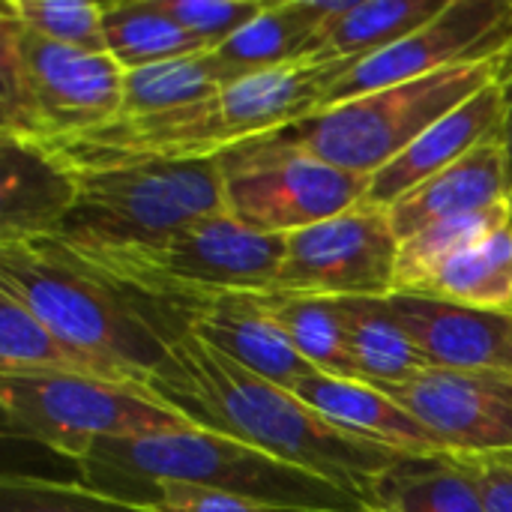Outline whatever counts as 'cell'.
Segmentation results:
<instances>
[{"mask_svg":"<svg viewBox=\"0 0 512 512\" xmlns=\"http://www.w3.org/2000/svg\"><path fill=\"white\" fill-rule=\"evenodd\" d=\"M3 429L81 462L96 441L195 429L147 390L84 375H0Z\"/></svg>","mask_w":512,"mask_h":512,"instance_id":"8","label":"cell"},{"mask_svg":"<svg viewBox=\"0 0 512 512\" xmlns=\"http://www.w3.org/2000/svg\"><path fill=\"white\" fill-rule=\"evenodd\" d=\"M510 312H512V309H510Z\"/></svg>","mask_w":512,"mask_h":512,"instance_id":"37","label":"cell"},{"mask_svg":"<svg viewBox=\"0 0 512 512\" xmlns=\"http://www.w3.org/2000/svg\"><path fill=\"white\" fill-rule=\"evenodd\" d=\"M222 159L225 213L258 234L288 237L366 201L369 180L282 141L243 144Z\"/></svg>","mask_w":512,"mask_h":512,"instance_id":"9","label":"cell"},{"mask_svg":"<svg viewBox=\"0 0 512 512\" xmlns=\"http://www.w3.org/2000/svg\"><path fill=\"white\" fill-rule=\"evenodd\" d=\"M501 81L507 87V99H510V120H507V144H510V156H512V45L510 51L504 54V69H501Z\"/></svg>","mask_w":512,"mask_h":512,"instance_id":"35","label":"cell"},{"mask_svg":"<svg viewBox=\"0 0 512 512\" xmlns=\"http://www.w3.org/2000/svg\"><path fill=\"white\" fill-rule=\"evenodd\" d=\"M258 303L309 366H315L324 375L357 378V369L348 354V330L339 300L264 291L258 294Z\"/></svg>","mask_w":512,"mask_h":512,"instance_id":"23","label":"cell"},{"mask_svg":"<svg viewBox=\"0 0 512 512\" xmlns=\"http://www.w3.org/2000/svg\"><path fill=\"white\" fill-rule=\"evenodd\" d=\"M504 201H512V156L507 132L483 141L465 159L420 183L387 210L402 243L441 219L477 213Z\"/></svg>","mask_w":512,"mask_h":512,"instance_id":"18","label":"cell"},{"mask_svg":"<svg viewBox=\"0 0 512 512\" xmlns=\"http://www.w3.org/2000/svg\"><path fill=\"white\" fill-rule=\"evenodd\" d=\"M447 0H351L321 36V57H369L435 18Z\"/></svg>","mask_w":512,"mask_h":512,"instance_id":"27","label":"cell"},{"mask_svg":"<svg viewBox=\"0 0 512 512\" xmlns=\"http://www.w3.org/2000/svg\"><path fill=\"white\" fill-rule=\"evenodd\" d=\"M0 375H84L135 387L111 366L63 342L6 291H0Z\"/></svg>","mask_w":512,"mask_h":512,"instance_id":"22","label":"cell"},{"mask_svg":"<svg viewBox=\"0 0 512 512\" xmlns=\"http://www.w3.org/2000/svg\"><path fill=\"white\" fill-rule=\"evenodd\" d=\"M507 120H510V99L504 81L498 78L489 87H483L477 96L453 108L447 117H441L432 129H426L390 165L372 174L366 201L378 207L396 204L420 183L432 180L435 174L465 159L483 141L507 132Z\"/></svg>","mask_w":512,"mask_h":512,"instance_id":"15","label":"cell"},{"mask_svg":"<svg viewBox=\"0 0 512 512\" xmlns=\"http://www.w3.org/2000/svg\"><path fill=\"white\" fill-rule=\"evenodd\" d=\"M141 504H150L162 512H273L249 501L198 489V486H186V483H159L144 492Z\"/></svg>","mask_w":512,"mask_h":512,"instance_id":"33","label":"cell"},{"mask_svg":"<svg viewBox=\"0 0 512 512\" xmlns=\"http://www.w3.org/2000/svg\"><path fill=\"white\" fill-rule=\"evenodd\" d=\"M87 246V243H78ZM204 294L276 291L288 237L258 234L228 213L204 216L153 246H87Z\"/></svg>","mask_w":512,"mask_h":512,"instance_id":"10","label":"cell"},{"mask_svg":"<svg viewBox=\"0 0 512 512\" xmlns=\"http://www.w3.org/2000/svg\"><path fill=\"white\" fill-rule=\"evenodd\" d=\"M393 315L432 369L512 372V315L423 294H390Z\"/></svg>","mask_w":512,"mask_h":512,"instance_id":"14","label":"cell"},{"mask_svg":"<svg viewBox=\"0 0 512 512\" xmlns=\"http://www.w3.org/2000/svg\"><path fill=\"white\" fill-rule=\"evenodd\" d=\"M222 78L210 60V51L165 60L123 75L120 117H153L204 102L222 90Z\"/></svg>","mask_w":512,"mask_h":512,"instance_id":"29","label":"cell"},{"mask_svg":"<svg viewBox=\"0 0 512 512\" xmlns=\"http://www.w3.org/2000/svg\"><path fill=\"white\" fill-rule=\"evenodd\" d=\"M369 512H390V510H384V507H372Z\"/></svg>","mask_w":512,"mask_h":512,"instance_id":"36","label":"cell"},{"mask_svg":"<svg viewBox=\"0 0 512 512\" xmlns=\"http://www.w3.org/2000/svg\"><path fill=\"white\" fill-rule=\"evenodd\" d=\"M195 336L285 390H294L303 378L318 372L297 354L276 321L264 315L258 294H219L201 315Z\"/></svg>","mask_w":512,"mask_h":512,"instance_id":"19","label":"cell"},{"mask_svg":"<svg viewBox=\"0 0 512 512\" xmlns=\"http://www.w3.org/2000/svg\"><path fill=\"white\" fill-rule=\"evenodd\" d=\"M351 0H282L267 3L243 30L210 48V60L222 84L252 78L306 57H321L327 24L348 9Z\"/></svg>","mask_w":512,"mask_h":512,"instance_id":"16","label":"cell"},{"mask_svg":"<svg viewBox=\"0 0 512 512\" xmlns=\"http://www.w3.org/2000/svg\"><path fill=\"white\" fill-rule=\"evenodd\" d=\"M147 393L183 414L195 429L234 438L321 474L369 504L375 486L411 459L342 432L291 390L258 378L195 333L168 348L165 363L147 381Z\"/></svg>","mask_w":512,"mask_h":512,"instance_id":"1","label":"cell"},{"mask_svg":"<svg viewBox=\"0 0 512 512\" xmlns=\"http://www.w3.org/2000/svg\"><path fill=\"white\" fill-rule=\"evenodd\" d=\"M0 512H162L150 504L114 498L75 480H45L6 474L0 483Z\"/></svg>","mask_w":512,"mask_h":512,"instance_id":"31","label":"cell"},{"mask_svg":"<svg viewBox=\"0 0 512 512\" xmlns=\"http://www.w3.org/2000/svg\"><path fill=\"white\" fill-rule=\"evenodd\" d=\"M512 222V201L465 213V216H450L441 219L408 240L399 243V258H396V282L393 294H420L441 267H447L459 252L474 246L477 240L495 234L498 228Z\"/></svg>","mask_w":512,"mask_h":512,"instance_id":"26","label":"cell"},{"mask_svg":"<svg viewBox=\"0 0 512 512\" xmlns=\"http://www.w3.org/2000/svg\"><path fill=\"white\" fill-rule=\"evenodd\" d=\"M381 390L408 408L450 456H512V372L426 369L408 384Z\"/></svg>","mask_w":512,"mask_h":512,"instance_id":"13","label":"cell"},{"mask_svg":"<svg viewBox=\"0 0 512 512\" xmlns=\"http://www.w3.org/2000/svg\"><path fill=\"white\" fill-rule=\"evenodd\" d=\"M105 45L123 72L210 51L177 21H171L153 0L105 3Z\"/></svg>","mask_w":512,"mask_h":512,"instance_id":"24","label":"cell"},{"mask_svg":"<svg viewBox=\"0 0 512 512\" xmlns=\"http://www.w3.org/2000/svg\"><path fill=\"white\" fill-rule=\"evenodd\" d=\"M399 237L390 210L360 201L312 228L288 234L276 291L309 297H390Z\"/></svg>","mask_w":512,"mask_h":512,"instance_id":"11","label":"cell"},{"mask_svg":"<svg viewBox=\"0 0 512 512\" xmlns=\"http://www.w3.org/2000/svg\"><path fill=\"white\" fill-rule=\"evenodd\" d=\"M447 303L510 312L512 309V222L459 252L420 291ZM512 315V312H510Z\"/></svg>","mask_w":512,"mask_h":512,"instance_id":"25","label":"cell"},{"mask_svg":"<svg viewBox=\"0 0 512 512\" xmlns=\"http://www.w3.org/2000/svg\"><path fill=\"white\" fill-rule=\"evenodd\" d=\"M123 69L105 54L57 45L0 15V135L51 144L120 117Z\"/></svg>","mask_w":512,"mask_h":512,"instance_id":"6","label":"cell"},{"mask_svg":"<svg viewBox=\"0 0 512 512\" xmlns=\"http://www.w3.org/2000/svg\"><path fill=\"white\" fill-rule=\"evenodd\" d=\"M450 459L477 486L486 512H512V456H492V459L450 456Z\"/></svg>","mask_w":512,"mask_h":512,"instance_id":"34","label":"cell"},{"mask_svg":"<svg viewBox=\"0 0 512 512\" xmlns=\"http://www.w3.org/2000/svg\"><path fill=\"white\" fill-rule=\"evenodd\" d=\"M348 354L357 378L375 387H399L420 378L429 366L387 297H342Z\"/></svg>","mask_w":512,"mask_h":512,"instance_id":"21","label":"cell"},{"mask_svg":"<svg viewBox=\"0 0 512 512\" xmlns=\"http://www.w3.org/2000/svg\"><path fill=\"white\" fill-rule=\"evenodd\" d=\"M153 3L207 48H216L225 39H231L267 6L261 0H153Z\"/></svg>","mask_w":512,"mask_h":512,"instance_id":"32","label":"cell"},{"mask_svg":"<svg viewBox=\"0 0 512 512\" xmlns=\"http://www.w3.org/2000/svg\"><path fill=\"white\" fill-rule=\"evenodd\" d=\"M360 60L363 57H306L231 81L204 102L153 117H117L93 132L42 147L60 156L99 159H216L318 114L333 84Z\"/></svg>","mask_w":512,"mask_h":512,"instance_id":"2","label":"cell"},{"mask_svg":"<svg viewBox=\"0 0 512 512\" xmlns=\"http://www.w3.org/2000/svg\"><path fill=\"white\" fill-rule=\"evenodd\" d=\"M90 489L141 504L159 483H186L273 512H369L372 504L306 468L204 429L105 438L75 465Z\"/></svg>","mask_w":512,"mask_h":512,"instance_id":"3","label":"cell"},{"mask_svg":"<svg viewBox=\"0 0 512 512\" xmlns=\"http://www.w3.org/2000/svg\"><path fill=\"white\" fill-rule=\"evenodd\" d=\"M372 507L390 512H486L468 474L450 459H405L372 492Z\"/></svg>","mask_w":512,"mask_h":512,"instance_id":"28","label":"cell"},{"mask_svg":"<svg viewBox=\"0 0 512 512\" xmlns=\"http://www.w3.org/2000/svg\"><path fill=\"white\" fill-rule=\"evenodd\" d=\"M54 156L75 186V204L57 234L69 243L153 246L204 216L225 213L219 156L180 162Z\"/></svg>","mask_w":512,"mask_h":512,"instance_id":"5","label":"cell"},{"mask_svg":"<svg viewBox=\"0 0 512 512\" xmlns=\"http://www.w3.org/2000/svg\"><path fill=\"white\" fill-rule=\"evenodd\" d=\"M0 237L60 234L75 186L66 165L39 144L0 135Z\"/></svg>","mask_w":512,"mask_h":512,"instance_id":"20","label":"cell"},{"mask_svg":"<svg viewBox=\"0 0 512 512\" xmlns=\"http://www.w3.org/2000/svg\"><path fill=\"white\" fill-rule=\"evenodd\" d=\"M0 291L18 297L63 342L141 390L168 357V345L150 324L57 234L0 237Z\"/></svg>","mask_w":512,"mask_h":512,"instance_id":"4","label":"cell"},{"mask_svg":"<svg viewBox=\"0 0 512 512\" xmlns=\"http://www.w3.org/2000/svg\"><path fill=\"white\" fill-rule=\"evenodd\" d=\"M291 393L303 405H309L315 414L339 426L342 432L390 447L402 456H411V459L450 456L444 444L408 408H402L393 396H387L375 384L312 372Z\"/></svg>","mask_w":512,"mask_h":512,"instance_id":"17","label":"cell"},{"mask_svg":"<svg viewBox=\"0 0 512 512\" xmlns=\"http://www.w3.org/2000/svg\"><path fill=\"white\" fill-rule=\"evenodd\" d=\"M0 15L66 48L105 54V3L81 0H3Z\"/></svg>","mask_w":512,"mask_h":512,"instance_id":"30","label":"cell"},{"mask_svg":"<svg viewBox=\"0 0 512 512\" xmlns=\"http://www.w3.org/2000/svg\"><path fill=\"white\" fill-rule=\"evenodd\" d=\"M510 45L512 0H447L444 9L414 33L363 57L333 84L324 108L453 66L504 57Z\"/></svg>","mask_w":512,"mask_h":512,"instance_id":"12","label":"cell"},{"mask_svg":"<svg viewBox=\"0 0 512 512\" xmlns=\"http://www.w3.org/2000/svg\"><path fill=\"white\" fill-rule=\"evenodd\" d=\"M501 69L504 57H495L384 87L330 105L279 132V138L324 159L327 165L372 177L399 153H405L441 117L498 81Z\"/></svg>","mask_w":512,"mask_h":512,"instance_id":"7","label":"cell"}]
</instances>
